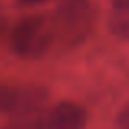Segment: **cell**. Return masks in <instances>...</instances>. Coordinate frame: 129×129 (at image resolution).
Masks as SVG:
<instances>
[{
  "label": "cell",
  "instance_id": "3",
  "mask_svg": "<svg viewBox=\"0 0 129 129\" xmlns=\"http://www.w3.org/2000/svg\"><path fill=\"white\" fill-rule=\"evenodd\" d=\"M87 111L74 101H60L35 119V129H85Z\"/></svg>",
  "mask_w": 129,
  "mask_h": 129
},
{
  "label": "cell",
  "instance_id": "10",
  "mask_svg": "<svg viewBox=\"0 0 129 129\" xmlns=\"http://www.w3.org/2000/svg\"><path fill=\"white\" fill-rule=\"evenodd\" d=\"M113 8H123V7H129V0H111Z\"/></svg>",
  "mask_w": 129,
  "mask_h": 129
},
{
  "label": "cell",
  "instance_id": "9",
  "mask_svg": "<svg viewBox=\"0 0 129 129\" xmlns=\"http://www.w3.org/2000/svg\"><path fill=\"white\" fill-rule=\"evenodd\" d=\"M7 129H35V121H31V123H16L8 126Z\"/></svg>",
  "mask_w": 129,
  "mask_h": 129
},
{
  "label": "cell",
  "instance_id": "7",
  "mask_svg": "<svg viewBox=\"0 0 129 129\" xmlns=\"http://www.w3.org/2000/svg\"><path fill=\"white\" fill-rule=\"evenodd\" d=\"M118 126L119 129H129V105L123 108V110L118 113Z\"/></svg>",
  "mask_w": 129,
  "mask_h": 129
},
{
  "label": "cell",
  "instance_id": "2",
  "mask_svg": "<svg viewBox=\"0 0 129 129\" xmlns=\"http://www.w3.org/2000/svg\"><path fill=\"white\" fill-rule=\"evenodd\" d=\"M93 10L88 0H64L56 12V26L67 43H80L88 35Z\"/></svg>",
  "mask_w": 129,
  "mask_h": 129
},
{
  "label": "cell",
  "instance_id": "8",
  "mask_svg": "<svg viewBox=\"0 0 129 129\" xmlns=\"http://www.w3.org/2000/svg\"><path fill=\"white\" fill-rule=\"evenodd\" d=\"M47 0H16L20 7H35V5H39V3H44Z\"/></svg>",
  "mask_w": 129,
  "mask_h": 129
},
{
  "label": "cell",
  "instance_id": "6",
  "mask_svg": "<svg viewBox=\"0 0 129 129\" xmlns=\"http://www.w3.org/2000/svg\"><path fill=\"white\" fill-rule=\"evenodd\" d=\"M15 100V87L0 83V114H10Z\"/></svg>",
  "mask_w": 129,
  "mask_h": 129
},
{
  "label": "cell",
  "instance_id": "5",
  "mask_svg": "<svg viewBox=\"0 0 129 129\" xmlns=\"http://www.w3.org/2000/svg\"><path fill=\"white\" fill-rule=\"evenodd\" d=\"M110 31L121 39H129V7L113 8L108 20Z\"/></svg>",
  "mask_w": 129,
  "mask_h": 129
},
{
  "label": "cell",
  "instance_id": "1",
  "mask_svg": "<svg viewBox=\"0 0 129 129\" xmlns=\"http://www.w3.org/2000/svg\"><path fill=\"white\" fill-rule=\"evenodd\" d=\"M54 31L39 16L25 18L13 28L12 49L23 59H38L51 47Z\"/></svg>",
  "mask_w": 129,
  "mask_h": 129
},
{
  "label": "cell",
  "instance_id": "4",
  "mask_svg": "<svg viewBox=\"0 0 129 129\" xmlns=\"http://www.w3.org/2000/svg\"><path fill=\"white\" fill-rule=\"evenodd\" d=\"M49 93L44 87L39 85H23L15 87V100H13L12 116L15 118H29L33 114L43 113Z\"/></svg>",
  "mask_w": 129,
  "mask_h": 129
}]
</instances>
